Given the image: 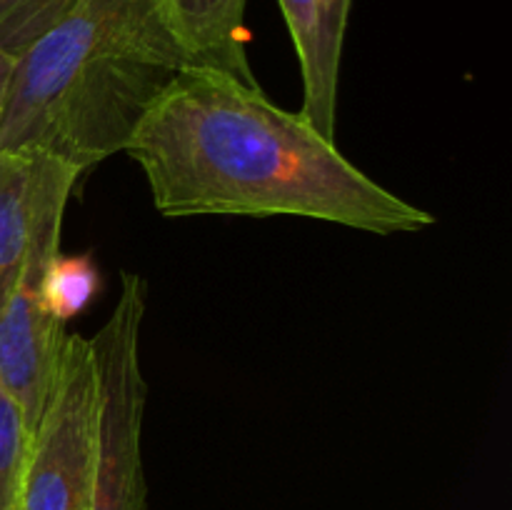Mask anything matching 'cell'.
I'll return each mask as SVG.
<instances>
[{
  "mask_svg": "<svg viewBox=\"0 0 512 510\" xmlns=\"http://www.w3.org/2000/svg\"><path fill=\"white\" fill-rule=\"evenodd\" d=\"M123 153L165 218L290 215L373 235L435 225L430 210L363 173L303 115L218 70L178 73Z\"/></svg>",
  "mask_w": 512,
  "mask_h": 510,
  "instance_id": "obj_1",
  "label": "cell"
},
{
  "mask_svg": "<svg viewBox=\"0 0 512 510\" xmlns=\"http://www.w3.org/2000/svg\"><path fill=\"white\" fill-rule=\"evenodd\" d=\"M193 68L163 0H75L13 60L0 150L58 158L80 175L123 153L150 105Z\"/></svg>",
  "mask_w": 512,
  "mask_h": 510,
  "instance_id": "obj_2",
  "label": "cell"
},
{
  "mask_svg": "<svg viewBox=\"0 0 512 510\" xmlns=\"http://www.w3.org/2000/svg\"><path fill=\"white\" fill-rule=\"evenodd\" d=\"M145 280L123 273L118 300L90 340L98 385L95 473L88 510H148L143 415L148 385L140 370Z\"/></svg>",
  "mask_w": 512,
  "mask_h": 510,
  "instance_id": "obj_3",
  "label": "cell"
},
{
  "mask_svg": "<svg viewBox=\"0 0 512 510\" xmlns=\"http://www.w3.org/2000/svg\"><path fill=\"white\" fill-rule=\"evenodd\" d=\"M38 155L35 220L30 248L20 278L0 313V383L15 398L30 430L43 413L55 363H58L63 325L50 315L43 298L48 263L60 250L65 205L80 173L50 155Z\"/></svg>",
  "mask_w": 512,
  "mask_h": 510,
  "instance_id": "obj_4",
  "label": "cell"
},
{
  "mask_svg": "<svg viewBox=\"0 0 512 510\" xmlns=\"http://www.w3.org/2000/svg\"><path fill=\"white\" fill-rule=\"evenodd\" d=\"M98 385L90 340L65 333L43 413L30 430L15 510H88L95 473Z\"/></svg>",
  "mask_w": 512,
  "mask_h": 510,
  "instance_id": "obj_5",
  "label": "cell"
},
{
  "mask_svg": "<svg viewBox=\"0 0 512 510\" xmlns=\"http://www.w3.org/2000/svg\"><path fill=\"white\" fill-rule=\"evenodd\" d=\"M248 0H163L165 18L193 68L258 85L245 53Z\"/></svg>",
  "mask_w": 512,
  "mask_h": 510,
  "instance_id": "obj_6",
  "label": "cell"
},
{
  "mask_svg": "<svg viewBox=\"0 0 512 510\" xmlns=\"http://www.w3.org/2000/svg\"><path fill=\"white\" fill-rule=\"evenodd\" d=\"M38 155L0 150V313L25 265L35 220Z\"/></svg>",
  "mask_w": 512,
  "mask_h": 510,
  "instance_id": "obj_7",
  "label": "cell"
},
{
  "mask_svg": "<svg viewBox=\"0 0 512 510\" xmlns=\"http://www.w3.org/2000/svg\"><path fill=\"white\" fill-rule=\"evenodd\" d=\"M353 0H318V45L315 68L303 85L300 115L325 138L335 140V113H338V75L343 58L345 30H348Z\"/></svg>",
  "mask_w": 512,
  "mask_h": 510,
  "instance_id": "obj_8",
  "label": "cell"
},
{
  "mask_svg": "<svg viewBox=\"0 0 512 510\" xmlns=\"http://www.w3.org/2000/svg\"><path fill=\"white\" fill-rule=\"evenodd\" d=\"M100 290V273L90 255H53L43 278V298L60 325L83 313Z\"/></svg>",
  "mask_w": 512,
  "mask_h": 510,
  "instance_id": "obj_9",
  "label": "cell"
},
{
  "mask_svg": "<svg viewBox=\"0 0 512 510\" xmlns=\"http://www.w3.org/2000/svg\"><path fill=\"white\" fill-rule=\"evenodd\" d=\"M75 0H0V53L23 55L43 38Z\"/></svg>",
  "mask_w": 512,
  "mask_h": 510,
  "instance_id": "obj_10",
  "label": "cell"
},
{
  "mask_svg": "<svg viewBox=\"0 0 512 510\" xmlns=\"http://www.w3.org/2000/svg\"><path fill=\"white\" fill-rule=\"evenodd\" d=\"M28 445L30 425L13 395L0 383V510L18 508Z\"/></svg>",
  "mask_w": 512,
  "mask_h": 510,
  "instance_id": "obj_11",
  "label": "cell"
},
{
  "mask_svg": "<svg viewBox=\"0 0 512 510\" xmlns=\"http://www.w3.org/2000/svg\"><path fill=\"white\" fill-rule=\"evenodd\" d=\"M298 55L303 85L315 68V45H318V0H278Z\"/></svg>",
  "mask_w": 512,
  "mask_h": 510,
  "instance_id": "obj_12",
  "label": "cell"
},
{
  "mask_svg": "<svg viewBox=\"0 0 512 510\" xmlns=\"http://www.w3.org/2000/svg\"><path fill=\"white\" fill-rule=\"evenodd\" d=\"M10 70H13V58L0 53V118H3V105H5V93H8Z\"/></svg>",
  "mask_w": 512,
  "mask_h": 510,
  "instance_id": "obj_13",
  "label": "cell"
}]
</instances>
